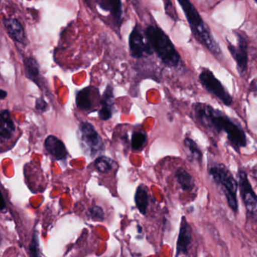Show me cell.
I'll use <instances>...</instances> for the list:
<instances>
[{
  "label": "cell",
  "mask_w": 257,
  "mask_h": 257,
  "mask_svg": "<svg viewBox=\"0 0 257 257\" xmlns=\"http://www.w3.org/2000/svg\"><path fill=\"white\" fill-rule=\"evenodd\" d=\"M238 186L240 188L241 198L244 202L246 211L254 221L257 222V195L244 171L238 172Z\"/></svg>",
  "instance_id": "obj_7"
},
{
  "label": "cell",
  "mask_w": 257,
  "mask_h": 257,
  "mask_svg": "<svg viewBox=\"0 0 257 257\" xmlns=\"http://www.w3.org/2000/svg\"><path fill=\"white\" fill-rule=\"evenodd\" d=\"M238 44L233 45L229 42L228 48L232 54L235 61L236 62L238 71L242 74L245 72L247 67V41L241 34L237 35Z\"/></svg>",
  "instance_id": "obj_9"
},
{
  "label": "cell",
  "mask_w": 257,
  "mask_h": 257,
  "mask_svg": "<svg viewBox=\"0 0 257 257\" xmlns=\"http://www.w3.org/2000/svg\"><path fill=\"white\" fill-rule=\"evenodd\" d=\"M147 142V135L142 131H136L132 136V148L134 151H140Z\"/></svg>",
  "instance_id": "obj_20"
},
{
  "label": "cell",
  "mask_w": 257,
  "mask_h": 257,
  "mask_svg": "<svg viewBox=\"0 0 257 257\" xmlns=\"http://www.w3.org/2000/svg\"><path fill=\"white\" fill-rule=\"evenodd\" d=\"M180 6L184 10L190 28L196 39L205 45L213 54L218 56L221 54L220 46L212 36L209 29L206 27L203 20L199 15L196 8L190 0H178Z\"/></svg>",
  "instance_id": "obj_2"
},
{
  "label": "cell",
  "mask_w": 257,
  "mask_h": 257,
  "mask_svg": "<svg viewBox=\"0 0 257 257\" xmlns=\"http://www.w3.org/2000/svg\"><path fill=\"white\" fill-rule=\"evenodd\" d=\"M194 113L204 127L226 133L228 140L237 151L247 145V137L242 128L218 110L207 104L198 103L194 105Z\"/></svg>",
  "instance_id": "obj_1"
},
{
  "label": "cell",
  "mask_w": 257,
  "mask_h": 257,
  "mask_svg": "<svg viewBox=\"0 0 257 257\" xmlns=\"http://www.w3.org/2000/svg\"><path fill=\"white\" fill-rule=\"evenodd\" d=\"M251 175L253 179L257 182V164L255 165L251 169Z\"/></svg>",
  "instance_id": "obj_27"
},
{
  "label": "cell",
  "mask_w": 257,
  "mask_h": 257,
  "mask_svg": "<svg viewBox=\"0 0 257 257\" xmlns=\"http://www.w3.org/2000/svg\"><path fill=\"white\" fill-rule=\"evenodd\" d=\"M192 241H193V237H192L191 227L185 217H182L179 235L177 241L176 256H179L181 255L185 256L188 254L189 250L191 247Z\"/></svg>",
  "instance_id": "obj_10"
},
{
  "label": "cell",
  "mask_w": 257,
  "mask_h": 257,
  "mask_svg": "<svg viewBox=\"0 0 257 257\" xmlns=\"http://www.w3.org/2000/svg\"><path fill=\"white\" fill-rule=\"evenodd\" d=\"M135 202L139 211L142 214H146L148 206V193L145 186L140 185L138 187L135 195Z\"/></svg>",
  "instance_id": "obj_17"
},
{
  "label": "cell",
  "mask_w": 257,
  "mask_h": 257,
  "mask_svg": "<svg viewBox=\"0 0 257 257\" xmlns=\"http://www.w3.org/2000/svg\"><path fill=\"white\" fill-rule=\"evenodd\" d=\"M199 80L204 87L223 104L229 106L232 103V96L211 71L204 69L199 75Z\"/></svg>",
  "instance_id": "obj_6"
},
{
  "label": "cell",
  "mask_w": 257,
  "mask_h": 257,
  "mask_svg": "<svg viewBox=\"0 0 257 257\" xmlns=\"http://www.w3.org/2000/svg\"><path fill=\"white\" fill-rule=\"evenodd\" d=\"M27 74L31 79H35L39 75V66L36 60L33 58H27L24 61Z\"/></svg>",
  "instance_id": "obj_22"
},
{
  "label": "cell",
  "mask_w": 257,
  "mask_h": 257,
  "mask_svg": "<svg viewBox=\"0 0 257 257\" xmlns=\"http://www.w3.org/2000/svg\"><path fill=\"white\" fill-rule=\"evenodd\" d=\"M176 178L183 190L191 191L194 187V181L193 177L183 169H179L176 172Z\"/></svg>",
  "instance_id": "obj_18"
},
{
  "label": "cell",
  "mask_w": 257,
  "mask_h": 257,
  "mask_svg": "<svg viewBox=\"0 0 257 257\" xmlns=\"http://www.w3.org/2000/svg\"><path fill=\"white\" fill-rule=\"evenodd\" d=\"M45 149L57 160H64L68 153L66 146L62 141L54 136H49L45 142Z\"/></svg>",
  "instance_id": "obj_11"
},
{
  "label": "cell",
  "mask_w": 257,
  "mask_h": 257,
  "mask_svg": "<svg viewBox=\"0 0 257 257\" xmlns=\"http://www.w3.org/2000/svg\"><path fill=\"white\" fill-rule=\"evenodd\" d=\"M6 207L4 198H3V194H2L1 191H0V211H3V210L6 209Z\"/></svg>",
  "instance_id": "obj_26"
},
{
  "label": "cell",
  "mask_w": 257,
  "mask_h": 257,
  "mask_svg": "<svg viewBox=\"0 0 257 257\" xmlns=\"http://www.w3.org/2000/svg\"><path fill=\"white\" fill-rule=\"evenodd\" d=\"M7 96V92L0 90V99H4Z\"/></svg>",
  "instance_id": "obj_28"
},
{
  "label": "cell",
  "mask_w": 257,
  "mask_h": 257,
  "mask_svg": "<svg viewBox=\"0 0 257 257\" xmlns=\"http://www.w3.org/2000/svg\"><path fill=\"white\" fill-rule=\"evenodd\" d=\"M92 89L90 87L83 89L76 96V105L82 111H89L93 106L91 99Z\"/></svg>",
  "instance_id": "obj_16"
},
{
  "label": "cell",
  "mask_w": 257,
  "mask_h": 257,
  "mask_svg": "<svg viewBox=\"0 0 257 257\" xmlns=\"http://www.w3.org/2000/svg\"><path fill=\"white\" fill-rule=\"evenodd\" d=\"M114 161L107 157H99L95 161V167L99 172H108L112 169Z\"/></svg>",
  "instance_id": "obj_21"
},
{
  "label": "cell",
  "mask_w": 257,
  "mask_h": 257,
  "mask_svg": "<svg viewBox=\"0 0 257 257\" xmlns=\"http://www.w3.org/2000/svg\"><path fill=\"white\" fill-rule=\"evenodd\" d=\"M211 178L218 185L222 187L223 193L226 196L228 205L232 211H238V183L232 176L229 169L223 164H217L211 166L209 169Z\"/></svg>",
  "instance_id": "obj_4"
},
{
  "label": "cell",
  "mask_w": 257,
  "mask_h": 257,
  "mask_svg": "<svg viewBox=\"0 0 257 257\" xmlns=\"http://www.w3.org/2000/svg\"><path fill=\"white\" fill-rule=\"evenodd\" d=\"M114 112V95L111 86H108L103 95L102 107L99 111V117L101 120H108L112 117Z\"/></svg>",
  "instance_id": "obj_12"
},
{
  "label": "cell",
  "mask_w": 257,
  "mask_h": 257,
  "mask_svg": "<svg viewBox=\"0 0 257 257\" xmlns=\"http://www.w3.org/2000/svg\"><path fill=\"white\" fill-rule=\"evenodd\" d=\"M97 6L105 12H109L114 19L119 21L122 16L121 0H94Z\"/></svg>",
  "instance_id": "obj_14"
},
{
  "label": "cell",
  "mask_w": 257,
  "mask_h": 257,
  "mask_svg": "<svg viewBox=\"0 0 257 257\" xmlns=\"http://www.w3.org/2000/svg\"><path fill=\"white\" fill-rule=\"evenodd\" d=\"M30 257H42L41 256L40 250H39V238L37 233L33 235V241L30 246Z\"/></svg>",
  "instance_id": "obj_23"
},
{
  "label": "cell",
  "mask_w": 257,
  "mask_h": 257,
  "mask_svg": "<svg viewBox=\"0 0 257 257\" xmlns=\"http://www.w3.org/2000/svg\"><path fill=\"white\" fill-rule=\"evenodd\" d=\"M15 132V125L8 110L0 111V140H9Z\"/></svg>",
  "instance_id": "obj_13"
},
{
  "label": "cell",
  "mask_w": 257,
  "mask_h": 257,
  "mask_svg": "<svg viewBox=\"0 0 257 257\" xmlns=\"http://www.w3.org/2000/svg\"><path fill=\"white\" fill-rule=\"evenodd\" d=\"M255 1H256V2H257V0H255Z\"/></svg>",
  "instance_id": "obj_29"
},
{
  "label": "cell",
  "mask_w": 257,
  "mask_h": 257,
  "mask_svg": "<svg viewBox=\"0 0 257 257\" xmlns=\"http://www.w3.org/2000/svg\"><path fill=\"white\" fill-rule=\"evenodd\" d=\"M78 137L86 154L95 157L103 151L104 143L94 126L89 122H82L78 128Z\"/></svg>",
  "instance_id": "obj_5"
},
{
  "label": "cell",
  "mask_w": 257,
  "mask_h": 257,
  "mask_svg": "<svg viewBox=\"0 0 257 257\" xmlns=\"http://www.w3.org/2000/svg\"><path fill=\"white\" fill-rule=\"evenodd\" d=\"M36 109L39 110L40 111H46L47 108H48V104L46 103L45 100L42 98H39L36 100Z\"/></svg>",
  "instance_id": "obj_25"
},
{
  "label": "cell",
  "mask_w": 257,
  "mask_h": 257,
  "mask_svg": "<svg viewBox=\"0 0 257 257\" xmlns=\"http://www.w3.org/2000/svg\"><path fill=\"white\" fill-rule=\"evenodd\" d=\"M90 214L92 219L95 220H104V211L102 208L99 206H93L90 209Z\"/></svg>",
  "instance_id": "obj_24"
},
{
  "label": "cell",
  "mask_w": 257,
  "mask_h": 257,
  "mask_svg": "<svg viewBox=\"0 0 257 257\" xmlns=\"http://www.w3.org/2000/svg\"><path fill=\"white\" fill-rule=\"evenodd\" d=\"M128 46L131 55L135 58H141L145 55H151L153 53L152 48L146 36H144L142 28L139 25H136L130 33Z\"/></svg>",
  "instance_id": "obj_8"
},
{
  "label": "cell",
  "mask_w": 257,
  "mask_h": 257,
  "mask_svg": "<svg viewBox=\"0 0 257 257\" xmlns=\"http://www.w3.org/2000/svg\"><path fill=\"white\" fill-rule=\"evenodd\" d=\"M3 23L6 30L14 40L20 43H23L24 42L25 34H24V29L17 20L7 18L4 20Z\"/></svg>",
  "instance_id": "obj_15"
},
{
  "label": "cell",
  "mask_w": 257,
  "mask_h": 257,
  "mask_svg": "<svg viewBox=\"0 0 257 257\" xmlns=\"http://www.w3.org/2000/svg\"><path fill=\"white\" fill-rule=\"evenodd\" d=\"M145 36L153 51L166 66H178L181 60L179 54L169 36L160 27L149 26L145 31Z\"/></svg>",
  "instance_id": "obj_3"
},
{
  "label": "cell",
  "mask_w": 257,
  "mask_h": 257,
  "mask_svg": "<svg viewBox=\"0 0 257 257\" xmlns=\"http://www.w3.org/2000/svg\"><path fill=\"white\" fill-rule=\"evenodd\" d=\"M184 145L187 152L189 153L190 159H193V160H197L199 162L202 161V151L193 139L186 138L184 141Z\"/></svg>",
  "instance_id": "obj_19"
}]
</instances>
